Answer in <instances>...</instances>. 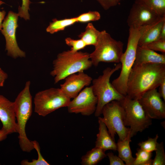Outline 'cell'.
<instances>
[{
	"label": "cell",
	"instance_id": "obj_1",
	"mask_svg": "<svg viewBox=\"0 0 165 165\" xmlns=\"http://www.w3.org/2000/svg\"><path fill=\"white\" fill-rule=\"evenodd\" d=\"M164 80L165 64L134 65L128 79L126 95L138 100L147 91L156 89Z\"/></svg>",
	"mask_w": 165,
	"mask_h": 165
},
{
	"label": "cell",
	"instance_id": "obj_2",
	"mask_svg": "<svg viewBox=\"0 0 165 165\" xmlns=\"http://www.w3.org/2000/svg\"><path fill=\"white\" fill-rule=\"evenodd\" d=\"M53 64L50 75L54 78L55 84L71 75L88 70L93 65L90 53L70 50L59 53Z\"/></svg>",
	"mask_w": 165,
	"mask_h": 165
},
{
	"label": "cell",
	"instance_id": "obj_3",
	"mask_svg": "<svg viewBox=\"0 0 165 165\" xmlns=\"http://www.w3.org/2000/svg\"><path fill=\"white\" fill-rule=\"evenodd\" d=\"M30 85V81L26 82L24 89L19 93L14 102L19 144L22 151L27 152L34 149L32 141L28 138L25 130L26 124L32 111Z\"/></svg>",
	"mask_w": 165,
	"mask_h": 165
},
{
	"label": "cell",
	"instance_id": "obj_4",
	"mask_svg": "<svg viewBox=\"0 0 165 165\" xmlns=\"http://www.w3.org/2000/svg\"><path fill=\"white\" fill-rule=\"evenodd\" d=\"M121 64L118 63L114 67H107L102 74L97 78L93 79L91 86L94 95L97 98V103L94 112L96 117H99L102 113L104 106L113 101H120L125 96L119 93L110 82L112 74L121 69Z\"/></svg>",
	"mask_w": 165,
	"mask_h": 165
},
{
	"label": "cell",
	"instance_id": "obj_5",
	"mask_svg": "<svg viewBox=\"0 0 165 165\" xmlns=\"http://www.w3.org/2000/svg\"><path fill=\"white\" fill-rule=\"evenodd\" d=\"M140 36L138 29L129 28L127 48L120 60L121 72L119 76L111 82L115 89L124 96L127 95V82L135 60Z\"/></svg>",
	"mask_w": 165,
	"mask_h": 165
},
{
	"label": "cell",
	"instance_id": "obj_6",
	"mask_svg": "<svg viewBox=\"0 0 165 165\" xmlns=\"http://www.w3.org/2000/svg\"><path fill=\"white\" fill-rule=\"evenodd\" d=\"M123 45L121 41L112 38L106 31H101L95 50L90 54L93 65L97 67L101 62L120 63Z\"/></svg>",
	"mask_w": 165,
	"mask_h": 165
},
{
	"label": "cell",
	"instance_id": "obj_7",
	"mask_svg": "<svg viewBox=\"0 0 165 165\" xmlns=\"http://www.w3.org/2000/svg\"><path fill=\"white\" fill-rule=\"evenodd\" d=\"M119 101L125 112L124 125L130 127V138L152 125V119L146 115L138 100L126 95Z\"/></svg>",
	"mask_w": 165,
	"mask_h": 165
},
{
	"label": "cell",
	"instance_id": "obj_8",
	"mask_svg": "<svg viewBox=\"0 0 165 165\" xmlns=\"http://www.w3.org/2000/svg\"><path fill=\"white\" fill-rule=\"evenodd\" d=\"M103 117H98L105 124L112 139L115 141L117 134L119 139L124 140L130 134L129 127L124 125L125 112L119 101H113L103 107L102 113Z\"/></svg>",
	"mask_w": 165,
	"mask_h": 165
},
{
	"label": "cell",
	"instance_id": "obj_9",
	"mask_svg": "<svg viewBox=\"0 0 165 165\" xmlns=\"http://www.w3.org/2000/svg\"><path fill=\"white\" fill-rule=\"evenodd\" d=\"M70 101L60 88H51L35 94L34 112L39 116H45L60 108L67 107Z\"/></svg>",
	"mask_w": 165,
	"mask_h": 165
},
{
	"label": "cell",
	"instance_id": "obj_10",
	"mask_svg": "<svg viewBox=\"0 0 165 165\" xmlns=\"http://www.w3.org/2000/svg\"><path fill=\"white\" fill-rule=\"evenodd\" d=\"M18 13L9 11L4 20L1 32L6 39V50L7 54L14 58L25 57V52L19 47L16 40V29L18 26Z\"/></svg>",
	"mask_w": 165,
	"mask_h": 165
},
{
	"label": "cell",
	"instance_id": "obj_11",
	"mask_svg": "<svg viewBox=\"0 0 165 165\" xmlns=\"http://www.w3.org/2000/svg\"><path fill=\"white\" fill-rule=\"evenodd\" d=\"M97 103V97L94 94L91 86L86 87L81 91L70 101L67 107L69 113L89 116L95 112Z\"/></svg>",
	"mask_w": 165,
	"mask_h": 165
},
{
	"label": "cell",
	"instance_id": "obj_12",
	"mask_svg": "<svg viewBox=\"0 0 165 165\" xmlns=\"http://www.w3.org/2000/svg\"><path fill=\"white\" fill-rule=\"evenodd\" d=\"M147 116L151 119L165 118V104L156 89L144 93L138 99Z\"/></svg>",
	"mask_w": 165,
	"mask_h": 165
},
{
	"label": "cell",
	"instance_id": "obj_13",
	"mask_svg": "<svg viewBox=\"0 0 165 165\" xmlns=\"http://www.w3.org/2000/svg\"><path fill=\"white\" fill-rule=\"evenodd\" d=\"M161 17L143 4L134 1L130 10L127 23L129 28L138 29Z\"/></svg>",
	"mask_w": 165,
	"mask_h": 165
},
{
	"label": "cell",
	"instance_id": "obj_14",
	"mask_svg": "<svg viewBox=\"0 0 165 165\" xmlns=\"http://www.w3.org/2000/svg\"><path fill=\"white\" fill-rule=\"evenodd\" d=\"M64 83L60 85L62 93L70 99L76 97L85 86H89L92 82L91 77L82 71L71 75L65 79Z\"/></svg>",
	"mask_w": 165,
	"mask_h": 165
},
{
	"label": "cell",
	"instance_id": "obj_15",
	"mask_svg": "<svg viewBox=\"0 0 165 165\" xmlns=\"http://www.w3.org/2000/svg\"><path fill=\"white\" fill-rule=\"evenodd\" d=\"M14 102L0 94V120L8 135L17 133Z\"/></svg>",
	"mask_w": 165,
	"mask_h": 165
},
{
	"label": "cell",
	"instance_id": "obj_16",
	"mask_svg": "<svg viewBox=\"0 0 165 165\" xmlns=\"http://www.w3.org/2000/svg\"><path fill=\"white\" fill-rule=\"evenodd\" d=\"M165 23V16H164L150 24L138 28L140 36L138 46H144L159 39L162 28Z\"/></svg>",
	"mask_w": 165,
	"mask_h": 165
},
{
	"label": "cell",
	"instance_id": "obj_17",
	"mask_svg": "<svg viewBox=\"0 0 165 165\" xmlns=\"http://www.w3.org/2000/svg\"><path fill=\"white\" fill-rule=\"evenodd\" d=\"M145 64H165V54H160L146 47L138 46L134 65Z\"/></svg>",
	"mask_w": 165,
	"mask_h": 165
},
{
	"label": "cell",
	"instance_id": "obj_18",
	"mask_svg": "<svg viewBox=\"0 0 165 165\" xmlns=\"http://www.w3.org/2000/svg\"><path fill=\"white\" fill-rule=\"evenodd\" d=\"M99 132L97 134L95 147L105 151L107 150H117L116 143L109 134L104 123L98 118Z\"/></svg>",
	"mask_w": 165,
	"mask_h": 165
},
{
	"label": "cell",
	"instance_id": "obj_19",
	"mask_svg": "<svg viewBox=\"0 0 165 165\" xmlns=\"http://www.w3.org/2000/svg\"><path fill=\"white\" fill-rule=\"evenodd\" d=\"M130 134L123 140L119 139L117 145L118 156L125 163L126 165H133L135 158L132 156L130 145L131 141Z\"/></svg>",
	"mask_w": 165,
	"mask_h": 165
},
{
	"label": "cell",
	"instance_id": "obj_20",
	"mask_svg": "<svg viewBox=\"0 0 165 165\" xmlns=\"http://www.w3.org/2000/svg\"><path fill=\"white\" fill-rule=\"evenodd\" d=\"M106 156L105 151L95 147L82 156L81 163L82 165H96Z\"/></svg>",
	"mask_w": 165,
	"mask_h": 165
},
{
	"label": "cell",
	"instance_id": "obj_21",
	"mask_svg": "<svg viewBox=\"0 0 165 165\" xmlns=\"http://www.w3.org/2000/svg\"><path fill=\"white\" fill-rule=\"evenodd\" d=\"M100 31L97 30L91 23H88L85 31L78 35L86 45H93L95 46L97 43Z\"/></svg>",
	"mask_w": 165,
	"mask_h": 165
},
{
	"label": "cell",
	"instance_id": "obj_22",
	"mask_svg": "<svg viewBox=\"0 0 165 165\" xmlns=\"http://www.w3.org/2000/svg\"><path fill=\"white\" fill-rule=\"evenodd\" d=\"M77 22L76 17L58 20L54 19L46 29L47 32L53 34L64 30L66 28Z\"/></svg>",
	"mask_w": 165,
	"mask_h": 165
},
{
	"label": "cell",
	"instance_id": "obj_23",
	"mask_svg": "<svg viewBox=\"0 0 165 165\" xmlns=\"http://www.w3.org/2000/svg\"><path fill=\"white\" fill-rule=\"evenodd\" d=\"M154 11L160 17L165 16V0H135Z\"/></svg>",
	"mask_w": 165,
	"mask_h": 165
},
{
	"label": "cell",
	"instance_id": "obj_24",
	"mask_svg": "<svg viewBox=\"0 0 165 165\" xmlns=\"http://www.w3.org/2000/svg\"><path fill=\"white\" fill-rule=\"evenodd\" d=\"M133 165H152V152H148L141 148L137 149Z\"/></svg>",
	"mask_w": 165,
	"mask_h": 165
},
{
	"label": "cell",
	"instance_id": "obj_25",
	"mask_svg": "<svg viewBox=\"0 0 165 165\" xmlns=\"http://www.w3.org/2000/svg\"><path fill=\"white\" fill-rule=\"evenodd\" d=\"M34 148L35 149L38 155L37 159H33L31 161L27 160H24L20 162L22 165H49L50 164L44 159L42 156L40 148L38 142L35 140L32 141Z\"/></svg>",
	"mask_w": 165,
	"mask_h": 165
},
{
	"label": "cell",
	"instance_id": "obj_26",
	"mask_svg": "<svg viewBox=\"0 0 165 165\" xmlns=\"http://www.w3.org/2000/svg\"><path fill=\"white\" fill-rule=\"evenodd\" d=\"M76 17L77 22L85 23L99 20L101 18V15L97 11H89L82 13Z\"/></svg>",
	"mask_w": 165,
	"mask_h": 165
},
{
	"label": "cell",
	"instance_id": "obj_27",
	"mask_svg": "<svg viewBox=\"0 0 165 165\" xmlns=\"http://www.w3.org/2000/svg\"><path fill=\"white\" fill-rule=\"evenodd\" d=\"M156 156L153 160L152 165H165V154L163 142L157 143Z\"/></svg>",
	"mask_w": 165,
	"mask_h": 165
},
{
	"label": "cell",
	"instance_id": "obj_28",
	"mask_svg": "<svg viewBox=\"0 0 165 165\" xmlns=\"http://www.w3.org/2000/svg\"><path fill=\"white\" fill-rule=\"evenodd\" d=\"M158 138L159 136L157 134L154 138L148 137L147 140L140 142L138 145L141 149L148 152H152L156 149Z\"/></svg>",
	"mask_w": 165,
	"mask_h": 165
},
{
	"label": "cell",
	"instance_id": "obj_29",
	"mask_svg": "<svg viewBox=\"0 0 165 165\" xmlns=\"http://www.w3.org/2000/svg\"><path fill=\"white\" fill-rule=\"evenodd\" d=\"M65 41L68 46L71 47L70 50L73 52L79 51L84 49L87 46L84 42L81 39L75 40L68 37L66 38Z\"/></svg>",
	"mask_w": 165,
	"mask_h": 165
},
{
	"label": "cell",
	"instance_id": "obj_30",
	"mask_svg": "<svg viewBox=\"0 0 165 165\" xmlns=\"http://www.w3.org/2000/svg\"><path fill=\"white\" fill-rule=\"evenodd\" d=\"M153 50L165 53V40L159 39L143 46Z\"/></svg>",
	"mask_w": 165,
	"mask_h": 165
},
{
	"label": "cell",
	"instance_id": "obj_31",
	"mask_svg": "<svg viewBox=\"0 0 165 165\" xmlns=\"http://www.w3.org/2000/svg\"><path fill=\"white\" fill-rule=\"evenodd\" d=\"M22 4L21 6H19L18 13L19 16L23 18L25 20H29L30 15L28 10L30 9L29 5L31 3L30 0H22Z\"/></svg>",
	"mask_w": 165,
	"mask_h": 165
},
{
	"label": "cell",
	"instance_id": "obj_32",
	"mask_svg": "<svg viewBox=\"0 0 165 165\" xmlns=\"http://www.w3.org/2000/svg\"><path fill=\"white\" fill-rule=\"evenodd\" d=\"M105 10L116 6L120 4L121 0H96Z\"/></svg>",
	"mask_w": 165,
	"mask_h": 165
},
{
	"label": "cell",
	"instance_id": "obj_33",
	"mask_svg": "<svg viewBox=\"0 0 165 165\" xmlns=\"http://www.w3.org/2000/svg\"><path fill=\"white\" fill-rule=\"evenodd\" d=\"M109 160L110 165H124L123 161L118 156L114 155L112 152H109L106 154Z\"/></svg>",
	"mask_w": 165,
	"mask_h": 165
},
{
	"label": "cell",
	"instance_id": "obj_34",
	"mask_svg": "<svg viewBox=\"0 0 165 165\" xmlns=\"http://www.w3.org/2000/svg\"><path fill=\"white\" fill-rule=\"evenodd\" d=\"M8 77L7 73L0 68V87L4 86L5 81Z\"/></svg>",
	"mask_w": 165,
	"mask_h": 165
},
{
	"label": "cell",
	"instance_id": "obj_35",
	"mask_svg": "<svg viewBox=\"0 0 165 165\" xmlns=\"http://www.w3.org/2000/svg\"><path fill=\"white\" fill-rule=\"evenodd\" d=\"M158 92L161 98L165 101V80L159 86Z\"/></svg>",
	"mask_w": 165,
	"mask_h": 165
},
{
	"label": "cell",
	"instance_id": "obj_36",
	"mask_svg": "<svg viewBox=\"0 0 165 165\" xmlns=\"http://www.w3.org/2000/svg\"><path fill=\"white\" fill-rule=\"evenodd\" d=\"M4 3H5L4 2L0 0V6ZM6 13V12L5 10H3L2 11L0 10V31L2 28V22L4 19Z\"/></svg>",
	"mask_w": 165,
	"mask_h": 165
},
{
	"label": "cell",
	"instance_id": "obj_37",
	"mask_svg": "<svg viewBox=\"0 0 165 165\" xmlns=\"http://www.w3.org/2000/svg\"><path fill=\"white\" fill-rule=\"evenodd\" d=\"M8 134L6 131L2 128L0 129V142L5 140Z\"/></svg>",
	"mask_w": 165,
	"mask_h": 165
},
{
	"label": "cell",
	"instance_id": "obj_38",
	"mask_svg": "<svg viewBox=\"0 0 165 165\" xmlns=\"http://www.w3.org/2000/svg\"><path fill=\"white\" fill-rule=\"evenodd\" d=\"M159 39L165 40V23L163 24L162 28Z\"/></svg>",
	"mask_w": 165,
	"mask_h": 165
}]
</instances>
